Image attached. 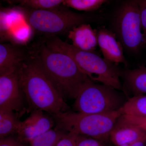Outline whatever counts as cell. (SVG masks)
Wrapping results in <instances>:
<instances>
[{
  "label": "cell",
  "instance_id": "cell-1",
  "mask_svg": "<svg viewBox=\"0 0 146 146\" xmlns=\"http://www.w3.org/2000/svg\"><path fill=\"white\" fill-rule=\"evenodd\" d=\"M18 73L21 89L33 110H40L52 116L70 111L63 96L42 69L35 54L21 63Z\"/></svg>",
  "mask_w": 146,
  "mask_h": 146
},
{
  "label": "cell",
  "instance_id": "cell-2",
  "mask_svg": "<svg viewBox=\"0 0 146 146\" xmlns=\"http://www.w3.org/2000/svg\"><path fill=\"white\" fill-rule=\"evenodd\" d=\"M51 49L68 55L80 70L92 81L99 82L118 90L123 89L120 81L123 72L118 65L100 56L96 52L78 49L59 37L51 36L45 43Z\"/></svg>",
  "mask_w": 146,
  "mask_h": 146
},
{
  "label": "cell",
  "instance_id": "cell-3",
  "mask_svg": "<svg viewBox=\"0 0 146 146\" xmlns=\"http://www.w3.org/2000/svg\"><path fill=\"white\" fill-rule=\"evenodd\" d=\"M35 54L64 98L75 99L82 86L90 79L70 56L51 49L45 43L41 44Z\"/></svg>",
  "mask_w": 146,
  "mask_h": 146
},
{
  "label": "cell",
  "instance_id": "cell-4",
  "mask_svg": "<svg viewBox=\"0 0 146 146\" xmlns=\"http://www.w3.org/2000/svg\"><path fill=\"white\" fill-rule=\"evenodd\" d=\"M122 115L121 109L104 114H84L69 111L52 117L57 128L106 143L110 140V133Z\"/></svg>",
  "mask_w": 146,
  "mask_h": 146
},
{
  "label": "cell",
  "instance_id": "cell-5",
  "mask_svg": "<svg viewBox=\"0 0 146 146\" xmlns=\"http://www.w3.org/2000/svg\"><path fill=\"white\" fill-rule=\"evenodd\" d=\"M89 79L82 85L75 99L76 112L84 114H104L121 109L128 98L124 93Z\"/></svg>",
  "mask_w": 146,
  "mask_h": 146
},
{
  "label": "cell",
  "instance_id": "cell-6",
  "mask_svg": "<svg viewBox=\"0 0 146 146\" xmlns=\"http://www.w3.org/2000/svg\"><path fill=\"white\" fill-rule=\"evenodd\" d=\"M112 26V31L128 52L138 53L145 46L138 1L123 2L115 12Z\"/></svg>",
  "mask_w": 146,
  "mask_h": 146
},
{
  "label": "cell",
  "instance_id": "cell-7",
  "mask_svg": "<svg viewBox=\"0 0 146 146\" xmlns=\"http://www.w3.org/2000/svg\"><path fill=\"white\" fill-rule=\"evenodd\" d=\"M27 23L37 31L54 35L68 32L74 27L86 23L90 17L69 9L34 10L19 7Z\"/></svg>",
  "mask_w": 146,
  "mask_h": 146
},
{
  "label": "cell",
  "instance_id": "cell-8",
  "mask_svg": "<svg viewBox=\"0 0 146 146\" xmlns=\"http://www.w3.org/2000/svg\"><path fill=\"white\" fill-rule=\"evenodd\" d=\"M18 68L0 74V110H11L21 115L25 109Z\"/></svg>",
  "mask_w": 146,
  "mask_h": 146
},
{
  "label": "cell",
  "instance_id": "cell-9",
  "mask_svg": "<svg viewBox=\"0 0 146 146\" xmlns=\"http://www.w3.org/2000/svg\"><path fill=\"white\" fill-rule=\"evenodd\" d=\"M55 120L40 110L32 111L28 117L21 121L17 135L21 143H30L36 137L52 129L54 125Z\"/></svg>",
  "mask_w": 146,
  "mask_h": 146
},
{
  "label": "cell",
  "instance_id": "cell-10",
  "mask_svg": "<svg viewBox=\"0 0 146 146\" xmlns=\"http://www.w3.org/2000/svg\"><path fill=\"white\" fill-rule=\"evenodd\" d=\"M98 41L105 59L117 65L120 63L127 65L122 45L113 31L104 27L99 29Z\"/></svg>",
  "mask_w": 146,
  "mask_h": 146
},
{
  "label": "cell",
  "instance_id": "cell-11",
  "mask_svg": "<svg viewBox=\"0 0 146 146\" xmlns=\"http://www.w3.org/2000/svg\"><path fill=\"white\" fill-rule=\"evenodd\" d=\"M146 139V131L119 119L110 133V140L116 146L131 144Z\"/></svg>",
  "mask_w": 146,
  "mask_h": 146
},
{
  "label": "cell",
  "instance_id": "cell-12",
  "mask_svg": "<svg viewBox=\"0 0 146 146\" xmlns=\"http://www.w3.org/2000/svg\"><path fill=\"white\" fill-rule=\"evenodd\" d=\"M68 36L72 45L78 49L89 52H96L98 46V31L89 24H82L73 28Z\"/></svg>",
  "mask_w": 146,
  "mask_h": 146
},
{
  "label": "cell",
  "instance_id": "cell-13",
  "mask_svg": "<svg viewBox=\"0 0 146 146\" xmlns=\"http://www.w3.org/2000/svg\"><path fill=\"white\" fill-rule=\"evenodd\" d=\"M25 51L10 43L0 44V74L15 70L28 57Z\"/></svg>",
  "mask_w": 146,
  "mask_h": 146
},
{
  "label": "cell",
  "instance_id": "cell-14",
  "mask_svg": "<svg viewBox=\"0 0 146 146\" xmlns=\"http://www.w3.org/2000/svg\"><path fill=\"white\" fill-rule=\"evenodd\" d=\"M124 83L122 90L127 95H146V67L142 66L134 70L123 72Z\"/></svg>",
  "mask_w": 146,
  "mask_h": 146
},
{
  "label": "cell",
  "instance_id": "cell-15",
  "mask_svg": "<svg viewBox=\"0 0 146 146\" xmlns=\"http://www.w3.org/2000/svg\"><path fill=\"white\" fill-rule=\"evenodd\" d=\"M11 110H0V137L6 138L17 133L21 121L19 114Z\"/></svg>",
  "mask_w": 146,
  "mask_h": 146
},
{
  "label": "cell",
  "instance_id": "cell-16",
  "mask_svg": "<svg viewBox=\"0 0 146 146\" xmlns=\"http://www.w3.org/2000/svg\"><path fill=\"white\" fill-rule=\"evenodd\" d=\"M121 110L122 115L146 117V95L129 98Z\"/></svg>",
  "mask_w": 146,
  "mask_h": 146
},
{
  "label": "cell",
  "instance_id": "cell-17",
  "mask_svg": "<svg viewBox=\"0 0 146 146\" xmlns=\"http://www.w3.org/2000/svg\"><path fill=\"white\" fill-rule=\"evenodd\" d=\"M68 133L56 127L34 138L30 143V146H56L58 142Z\"/></svg>",
  "mask_w": 146,
  "mask_h": 146
},
{
  "label": "cell",
  "instance_id": "cell-18",
  "mask_svg": "<svg viewBox=\"0 0 146 146\" xmlns=\"http://www.w3.org/2000/svg\"><path fill=\"white\" fill-rule=\"evenodd\" d=\"M63 0H20L14 2L21 7L34 10H52L58 9L63 5Z\"/></svg>",
  "mask_w": 146,
  "mask_h": 146
},
{
  "label": "cell",
  "instance_id": "cell-19",
  "mask_svg": "<svg viewBox=\"0 0 146 146\" xmlns=\"http://www.w3.org/2000/svg\"><path fill=\"white\" fill-rule=\"evenodd\" d=\"M107 1L106 0H65L63 5L76 10L93 11L99 9Z\"/></svg>",
  "mask_w": 146,
  "mask_h": 146
},
{
  "label": "cell",
  "instance_id": "cell-20",
  "mask_svg": "<svg viewBox=\"0 0 146 146\" xmlns=\"http://www.w3.org/2000/svg\"><path fill=\"white\" fill-rule=\"evenodd\" d=\"M75 141L76 146H108L105 142L80 134H76Z\"/></svg>",
  "mask_w": 146,
  "mask_h": 146
},
{
  "label": "cell",
  "instance_id": "cell-21",
  "mask_svg": "<svg viewBox=\"0 0 146 146\" xmlns=\"http://www.w3.org/2000/svg\"><path fill=\"white\" fill-rule=\"evenodd\" d=\"M138 5L140 14L144 43L146 46V0H139Z\"/></svg>",
  "mask_w": 146,
  "mask_h": 146
},
{
  "label": "cell",
  "instance_id": "cell-22",
  "mask_svg": "<svg viewBox=\"0 0 146 146\" xmlns=\"http://www.w3.org/2000/svg\"><path fill=\"white\" fill-rule=\"evenodd\" d=\"M120 120L138 126L146 131V117H136L127 115H122L119 118Z\"/></svg>",
  "mask_w": 146,
  "mask_h": 146
},
{
  "label": "cell",
  "instance_id": "cell-23",
  "mask_svg": "<svg viewBox=\"0 0 146 146\" xmlns=\"http://www.w3.org/2000/svg\"><path fill=\"white\" fill-rule=\"evenodd\" d=\"M76 133L68 132L58 143L56 146H76L75 138Z\"/></svg>",
  "mask_w": 146,
  "mask_h": 146
},
{
  "label": "cell",
  "instance_id": "cell-24",
  "mask_svg": "<svg viewBox=\"0 0 146 146\" xmlns=\"http://www.w3.org/2000/svg\"><path fill=\"white\" fill-rule=\"evenodd\" d=\"M0 146H25L18 139L6 137L1 138Z\"/></svg>",
  "mask_w": 146,
  "mask_h": 146
}]
</instances>
